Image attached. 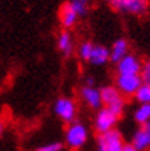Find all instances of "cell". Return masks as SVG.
Instances as JSON below:
<instances>
[{"mask_svg":"<svg viewBox=\"0 0 150 151\" xmlns=\"http://www.w3.org/2000/svg\"><path fill=\"white\" fill-rule=\"evenodd\" d=\"M87 139H89V130L84 125L83 122L78 121H72L66 128V134H64V140L66 145L70 150H80L86 145Z\"/></svg>","mask_w":150,"mask_h":151,"instance_id":"obj_1","label":"cell"},{"mask_svg":"<svg viewBox=\"0 0 150 151\" xmlns=\"http://www.w3.org/2000/svg\"><path fill=\"white\" fill-rule=\"evenodd\" d=\"M100 92H101L103 107L110 109L113 113H117L120 116V114L124 111V109H126L124 96L118 92V88L115 86H104L103 88H100Z\"/></svg>","mask_w":150,"mask_h":151,"instance_id":"obj_2","label":"cell"},{"mask_svg":"<svg viewBox=\"0 0 150 151\" xmlns=\"http://www.w3.org/2000/svg\"><path fill=\"white\" fill-rule=\"evenodd\" d=\"M109 5L121 14L141 17L149 11V0H109Z\"/></svg>","mask_w":150,"mask_h":151,"instance_id":"obj_3","label":"cell"},{"mask_svg":"<svg viewBox=\"0 0 150 151\" xmlns=\"http://www.w3.org/2000/svg\"><path fill=\"white\" fill-rule=\"evenodd\" d=\"M118 119H120V116L117 113H113L110 109L100 107L98 110H96V114L93 118V128L96 130L98 134L106 133V131H110V130H113L117 127Z\"/></svg>","mask_w":150,"mask_h":151,"instance_id":"obj_4","label":"cell"},{"mask_svg":"<svg viewBox=\"0 0 150 151\" xmlns=\"http://www.w3.org/2000/svg\"><path fill=\"white\" fill-rule=\"evenodd\" d=\"M122 145H124V139H122V134L117 128L101 133V134H98V139H96L98 151H121Z\"/></svg>","mask_w":150,"mask_h":151,"instance_id":"obj_5","label":"cell"},{"mask_svg":"<svg viewBox=\"0 0 150 151\" xmlns=\"http://www.w3.org/2000/svg\"><path fill=\"white\" fill-rule=\"evenodd\" d=\"M77 110H78L77 102L72 99V98H67V96L58 98V99L55 101V104H54V113L66 124H70L72 121H75Z\"/></svg>","mask_w":150,"mask_h":151,"instance_id":"obj_6","label":"cell"},{"mask_svg":"<svg viewBox=\"0 0 150 151\" xmlns=\"http://www.w3.org/2000/svg\"><path fill=\"white\" fill-rule=\"evenodd\" d=\"M143 84V79L139 75H117L115 87L118 88V92L122 96H133L135 92L138 90V87Z\"/></svg>","mask_w":150,"mask_h":151,"instance_id":"obj_7","label":"cell"},{"mask_svg":"<svg viewBox=\"0 0 150 151\" xmlns=\"http://www.w3.org/2000/svg\"><path fill=\"white\" fill-rule=\"evenodd\" d=\"M143 63L144 61L138 55L129 52L127 55H124L117 63V73H121V75H139V70H141Z\"/></svg>","mask_w":150,"mask_h":151,"instance_id":"obj_8","label":"cell"},{"mask_svg":"<svg viewBox=\"0 0 150 151\" xmlns=\"http://www.w3.org/2000/svg\"><path fill=\"white\" fill-rule=\"evenodd\" d=\"M80 96H81V101L87 105L89 109L93 110H98L100 107H103V102H101V92L98 87L95 86H83L81 90H80Z\"/></svg>","mask_w":150,"mask_h":151,"instance_id":"obj_9","label":"cell"},{"mask_svg":"<svg viewBox=\"0 0 150 151\" xmlns=\"http://www.w3.org/2000/svg\"><path fill=\"white\" fill-rule=\"evenodd\" d=\"M132 145L139 151H146L150 147V127L149 124L146 125H141L132 136Z\"/></svg>","mask_w":150,"mask_h":151,"instance_id":"obj_10","label":"cell"},{"mask_svg":"<svg viewBox=\"0 0 150 151\" xmlns=\"http://www.w3.org/2000/svg\"><path fill=\"white\" fill-rule=\"evenodd\" d=\"M57 47L61 52V55L64 57H70L75 50V41L72 34L69 32V29H64L58 34V38H57Z\"/></svg>","mask_w":150,"mask_h":151,"instance_id":"obj_11","label":"cell"},{"mask_svg":"<svg viewBox=\"0 0 150 151\" xmlns=\"http://www.w3.org/2000/svg\"><path fill=\"white\" fill-rule=\"evenodd\" d=\"M109 61H110L109 47L103 46V44H93L87 63H91L92 66H104V64H107Z\"/></svg>","mask_w":150,"mask_h":151,"instance_id":"obj_12","label":"cell"},{"mask_svg":"<svg viewBox=\"0 0 150 151\" xmlns=\"http://www.w3.org/2000/svg\"><path fill=\"white\" fill-rule=\"evenodd\" d=\"M127 54H129V43L124 38H118L117 41H113V44L109 49V58L112 63H118Z\"/></svg>","mask_w":150,"mask_h":151,"instance_id":"obj_13","label":"cell"},{"mask_svg":"<svg viewBox=\"0 0 150 151\" xmlns=\"http://www.w3.org/2000/svg\"><path fill=\"white\" fill-rule=\"evenodd\" d=\"M78 19H80V17L74 12V9L69 6V3L61 6V9H60V23L64 29L74 28V26L77 24V22H78Z\"/></svg>","mask_w":150,"mask_h":151,"instance_id":"obj_14","label":"cell"},{"mask_svg":"<svg viewBox=\"0 0 150 151\" xmlns=\"http://www.w3.org/2000/svg\"><path fill=\"white\" fill-rule=\"evenodd\" d=\"M133 119L139 125H146L150 119V102L149 104H139V107L133 113Z\"/></svg>","mask_w":150,"mask_h":151,"instance_id":"obj_15","label":"cell"},{"mask_svg":"<svg viewBox=\"0 0 150 151\" xmlns=\"http://www.w3.org/2000/svg\"><path fill=\"white\" fill-rule=\"evenodd\" d=\"M133 96L139 104H149L150 102V84L143 83L138 87V90L135 92Z\"/></svg>","mask_w":150,"mask_h":151,"instance_id":"obj_16","label":"cell"},{"mask_svg":"<svg viewBox=\"0 0 150 151\" xmlns=\"http://www.w3.org/2000/svg\"><path fill=\"white\" fill-rule=\"evenodd\" d=\"M67 3L78 17H84L87 14V9H89V2L87 0H70Z\"/></svg>","mask_w":150,"mask_h":151,"instance_id":"obj_17","label":"cell"},{"mask_svg":"<svg viewBox=\"0 0 150 151\" xmlns=\"http://www.w3.org/2000/svg\"><path fill=\"white\" fill-rule=\"evenodd\" d=\"M92 47H93V43H92V41H83L80 46H78V49H77L78 57H80L83 61H87V60H89V55H91Z\"/></svg>","mask_w":150,"mask_h":151,"instance_id":"obj_18","label":"cell"},{"mask_svg":"<svg viewBox=\"0 0 150 151\" xmlns=\"http://www.w3.org/2000/svg\"><path fill=\"white\" fill-rule=\"evenodd\" d=\"M61 150H63V144L61 142H49V144L38 147L35 151H61Z\"/></svg>","mask_w":150,"mask_h":151,"instance_id":"obj_19","label":"cell"},{"mask_svg":"<svg viewBox=\"0 0 150 151\" xmlns=\"http://www.w3.org/2000/svg\"><path fill=\"white\" fill-rule=\"evenodd\" d=\"M139 76L143 79V83L146 84H150V63H143L141 66V70H139Z\"/></svg>","mask_w":150,"mask_h":151,"instance_id":"obj_20","label":"cell"},{"mask_svg":"<svg viewBox=\"0 0 150 151\" xmlns=\"http://www.w3.org/2000/svg\"><path fill=\"white\" fill-rule=\"evenodd\" d=\"M121 151H139V150H136L132 144H124V145H122V148H121Z\"/></svg>","mask_w":150,"mask_h":151,"instance_id":"obj_21","label":"cell"},{"mask_svg":"<svg viewBox=\"0 0 150 151\" xmlns=\"http://www.w3.org/2000/svg\"><path fill=\"white\" fill-rule=\"evenodd\" d=\"M86 86H95V81H93L92 76H89V78L86 79Z\"/></svg>","mask_w":150,"mask_h":151,"instance_id":"obj_22","label":"cell"},{"mask_svg":"<svg viewBox=\"0 0 150 151\" xmlns=\"http://www.w3.org/2000/svg\"><path fill=\"white\" fill-rule=\"evenodd\" d=\"M3 128H5V125H3V122H2V121H0V136H2V134H3Z\"/></svg>","mask_w":150,"mask_h":151,"instance_id":"obj_23","label":"cell"}]
</instances>
